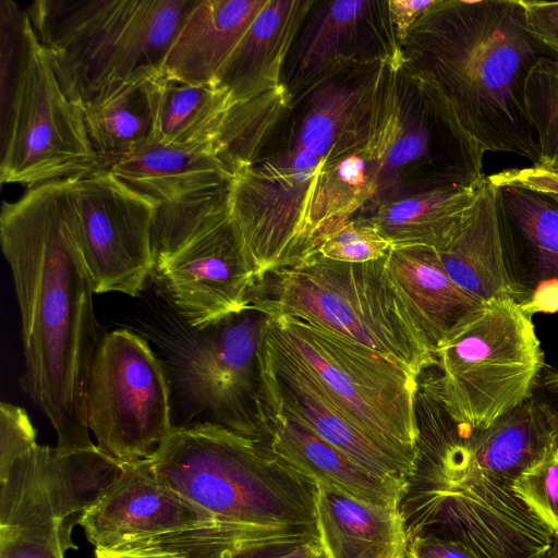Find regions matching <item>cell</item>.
Here are the masks:
<instances>
[{"mask_svg":"<svg viewBox=\"0 0 558 558\" xmlns=\"http://www.w3.org/2000/svg\"><path fill=\"white\" fill-rule=\"evenodd\" d=\"M386 62L343 70L293 98L281 85L227 114L214 146L232 175L230 217L255 279L310 252L318 179L369 138Z\"/></svg>","mask_w":558,"mask_h":558,"instance_id":"obj_1","label":"cell"},{"mask_svg":"<svg viewBox=\"0 0 558 558\" xmlns=\"http://www.w3.org/2000/svg\"><path fill=\"white\" fill-rule=\"evenodd\" d=\"M73 179L3 202L0 240L21 313L23 390L46 415L62 451L96 446L86 422L89 369L105 333L75 235Z\"/></svg>","mask_w":558,"mask_h":558,"instance_id":"obj_2","label":"cell"},{"mask_svg":"<svg viewBox=\"0 0 558 558\" xmlns=\"http://www.w3.org/2000/svg\"><path fill=\"white\" fill-rule=\"evenodd\" d=\"M400 47L409 69L440 93L485 151L538 163L525 84L542 58L558 57L526 29L520 0H436Z\"/></svg>","mask_w":558,"mask_h":558,"instance_id":"obj_3","label":"cell"},{"mask_svg":"<svg viewBox=\"0 0 558 558\" xmlns=\"http://www.w3.org/2000/svg\"><path fill=\"white\" fill-rule=\"evenodd\" d=\"M416 459L400 504L408 536L460 541L481 558H536L550 530L514 493L524 470L449 415L435 391L418 384Z\"/></svg>","mask_w":558,"mask_h":558,"instance_id":"obj_4","label":"cell"},{"mask_svg":"<svg viewBox=\"0 0 558 558\" xmlns=\"http://www.w3.org/2000/svg\"><path fill=\"white\" fill-rule=\"evenodd\" d=\"M148 461L160 482L218 522L290 546L318 542L316 485L264 441L206 422L174 426Z\"/></svg>","mask_w":558,"mask_h":558,"instance_id":"obj_5","label":"cell"},{"mask_svg":"<svg viewBox=\"0 0 558 558\" xmlns=\"http://www.w3.org/2000/svg\"><path fill=\"white\" fill-rule=\"evenodd\" d=\"M248 303L302 319L401 365L416 378L433 353L387 270V256L343 263L310 253L254 281Z\"/></svg>","mask_w":558,"mask_h":558,"instance_id":"obj_6","label":"cell"},{"mask_svg":"<svg viewBox=\"0 0 558 558\" xmlns=\"http://www.w3.org/2000/svg\"><path fill=\"white\" fill-rule=\"evenodd\" d=\"M198 0H38L26 13L64 95L81 109L111 83L162 72Z\"/></svg>","mask_w":558,"mask_h":558,"instance_id":"obj_7","label":"cell"},{"mask_svg":"<svg viewBox=\"0 0 558 558\" xmlns=\"http://www.w3.org/2000/svg\"><path fill=\"white\" fill-rule=\"evenodd\" d=\"M436 371L421 374L461 427L485 429L533 397L544 352L532 316L512 299L474 310L433 351Z\"/></svg>","mask_w":558,"mask_h":558,"instance_id":"obj_8","label":"cell"},{"mask_svg":"<svg viewBox=\"0 0 558 558\" xmlns=\"http://www.w3.org/2000/svg\"><path fill=\"white\" fill-rule=\"evenodd\" d=\"M380 99L387 150L376 193L366 207L483 181L485 149L463 129L440 93L409 69L401 51L386 62Z\"/></svg>","mask_w":558,"mask_h":558,"instance_id":"obj_9","label":"cell"},{"mask_svg":"<svg viewBox=\"0 0 558 558\" xmlns=\"http://www.w3.org/2000/svg\"><path fill=\"white\" fill-rule=\"evenodd\" d=\"M267 336L377 441L415 463L417 378L385 355L302 319L271 316Z\"/></svg>","mask_w":558,"mask_h":558,"instance_id":"obj_10","label":"cell"},{"mask_svg":"<svg viewBox=\"0 0 558 558\" xmlns=\"http://www.w3.org/2000/svg\"><path fill=\"white\" fill-rule=\"evenodd\" d=\"M271 315L254 305L202 329L181 352L183 396L204 422L263 441L279 413L267 373ZM202 422V423H204Z\"/></svg>","mask_w":558,"mask_h":558,"instance_id":"obj_11","label":"cell"},{"mask_svg":"<svg viewBox=\"0 0 558 558\" xmlns=\"http://www.w3.org/2000/svg\"><path fill=\"white\" fill-rule=\"evenodd\" d=\"M85 405L97 447L121 463L149 459L174 427L167 374L147 342L128 329L101 339Z\"/></svg>","mask_w":558,"mask_h":558,"instance_id":"obj_12","label":"cell"},{"mask_svg":"<svg viewBox=\"0 0 558 558\" xmlns=\"http://www.w3.org/2000/svg\"><path fill=\"white\" fill-rule=\"evenodd\" d=\"M0 154L1 183L28 189L102 169L83 111L64 95L36 33Z\"/></svg>","mask_w":558,"mask_h":558,"instance_id":"obj_13","label":"cell"},{"mask_svg":"<svg viewBox=\"0 0 558 558\" xmlns=\"http://www.w3.org/2000/svg\"><path fill=\"white\" fill-rule=\"evenodd\" d=\"M77 246L95 293L140 295L153 274L155 204L112 172L73 179Z\"/></svg>","mask_w":558,"mask_h":558,"instance_id":"obj_14","label":"cell"},{"mask_svg":"<svg viewBox=\"0 0 558 558\" xmlns=\"http://www.w3.org/2000/svg\"><path fill=\"white\" fill-rule=\"evenodd\" d=\"M123 463L96 446L62 451L36 444L0 471V530L71 536L81 514Z\"/></svg>","mask_w":558,"mask_h":558,"instance_id":"obj_15","label":"cell"},{"mask_svg":"<svg viewBox=\"0 0 558 558\" xmlns=\"http://www.w3.org/2000/svg\"><path fill=\"white\" fill-rule=\"evenodd\" d=\"M400 51L387 0H314L287 56L282 85L293 98L343 70Z\"/></svg>","mask_w":558,"mask_h":558,"instance_id":"obj_16","label":"cell"},{"mask_svg":"<svg viewBox=\"0 0 558 558\" xmlns=\"http://www.w3.org/2000/svg\"><path fill=\"white\" fill-rule=\"evenodd\" d=\"M154 274L170 304L194 330L247 307L255 281L231 217L195 238Z\"/></svg>","mask_w":558,"mask_h":558,"instance_id":"obj_17","label":"cell"},{"mask_svg":"<svg viewBox=\"0 0 558 558\" xmlns=\"http://www.w3.org/2000/svg\"><path fill=\"white\" fill-rule=\"evenodd\" d=\"M267 373L279 410L300 422L368 473L408 484L415 463L359 426L330 393L266 332Z\"/></svg>","mask_w":558,"mask_h":558,"instance_id":"obj_18","label":"cell"},{"mask_svg":"<svg viewBox=\"0 0 558 558\" xmlns=\"http://www.w3.org/2000/svg\"><path fill=\"white\" fill-rule=\"evenodd\" d=\"M216 521L156 476L148 459L123 463L120 474L81 514L78 523L94 548Z\"/></svg>","mask_w":558,"mask_h":558,"instance_id":"obj_19","label":"cell"},{"mask_svg":"<svg viewBox=\"0 0 558 558\" xmlns=\"http://www.w3.org/2000/svg\"><path fill=\"white\" fill-rule=\"evenodd\" d=\"M488 179V178H487ZM500 230L531 316L558 311V204L534 190L488 180Z\"/></svg>","mask_w":558,"mask_h":558,"instance_id":"obj_20","label":"cell"},{"mask_svg":"<svg viewBox=\"0 0 558 558\" xmlns=\"http://www.w3.org/2000/svg\"><path fill=\"white\" fill-rule=\"evenodd\" d=\"M437 252L450 279L478 302L512 299L523 303L524 291L500 230L487 175L462 229Z\"/></svg>","mask_w":558,"mask_h":558,"instance_id":"obj_21","label":"cell"},{"mask_svg":"<svg viewBox=\"0 0 558 558\" xmlns=\"http://www.w3.org/2000/svg\"><path fill=\"white\" fill-rule=\"evenodd\" d=\"M268 0H198L175 35L162 74L191 84L217 82Z\"/></svg>","mask_w":558,"mask_h":558,"instance_id":"obj_22","label":"cell"},{"mask_svg":"<svg viewBox=\"0 0 558 558\" xmlns=\"http://www.w3.org/2000/svg\"><path fill=\"white\" fill-rule=\"evenodd\" d=\"M313 3L268 0L217 77L233 106L282 85L287 56Z\"/></svg>","mask_w":558,"mask_h":558,"instance_id":"obj_23","label":"cell"},{"mask_svg":"<svg viewBox=\"0 0 558 558\" xmlns=\"http://www.w3.org/2000/svg\"><path fill=\"white\" fill-rule=\"evenodd\" d=\"M387 270L432 353L484 304L450 279L435 248L392 247Z\"/></svg>","mask_w":558,"mask_h":558,"instance_id":"obj_24","label":"cell"},{"mask_svg":"<svg viewBox=\"0 0 558 558\" xmlns=\"http://www.w3.org/2000/svg\"><path fill=\"white\" fill-rule=\"evenodd\" d=\"M263 441L278 459L315 485L369 504L400 508L407 485L374 476L280 410Z\"/></svg>","mask_w":558,"mask_h":558,"instance_id":"obj_25","label":"cell"},{"mask_svg":"<svg viewBox=\"0 0 558 558\" xmlns=\"http://www.w3.org/2000/svg\"><path fill=\"white\" fill-rule=\"evenodd\" d=\"M106 169L155 205L230 182L232 177L213 142L179 145L151 138Z\"/></svg>","mask_w":558,"mask_h":558,"instance_id":"obj_26","label":"cell"},{"mask_svg":"<svg viewBox=\"0 0 558 558\" xmlns=\"http://www.w3.org/2000/svg\"><path fill=\"white\" fill-rule=\"evenodd\" d=\"M316 487V527L325 558H407L409 536L400 508Z\"/></svg>","mask_w":558,"mask_h":558,"instance_id":"obj_27","label":"cell"},{"mask_svg":"<svg viewBox=\"0 0 558 558\" xmlns=\"http://www.w3.org/2000/svg\"><path fill=\"white\" fill-rule=\"evenodd\" d=\"M482 182L383 201L353 217L372 223L392 247L427 246L440 251L462 229Z\"/></svg>","mask_w":558,"mask_h":558,"instance_id":"obj_28","label":"cell"},{"mask_svg":"<svg viewBox=\"0 0 558 558\" xmlns=\"http://www.w3.org/2000/svg\"><path fill=\"white\" fill-rule=\"evenodd\" d=\"M161 73L111 83L82 107L102 169L154 138Z\"/></svg>","mask_w":558,"mask_h":558,"instance_id":"obj_29","label":"cell"},{"mask_svg":"<svg viewBox=\"0 0 558 558\" xmlns=\"http://www.w3.org/2000/svg\"><path fill=\"white\" fill-rule=\"evenodd\" d=\"M292 547L295 546L244 526L211 522L95 548L94 555L95 558H265Z\"/></svg>","mask_w":558,"mask_h":558,"instance_id":"obj_30","label":"cell"},{"mask_svg":"<svg viewBox=\"0 0 558 558\" xmlns=\"http://www.w3.org/2000/svg\"><path fill=\"white\" fill-rule=\"evenodd\" d=\"M232 107L217 82L191 84L161 73L154 138L179 145L214 142Z\"/></svg>","mask_w":558,"mask_h":558,"instance_id":"obj_31","label":"cell"},{"mask_svg":"<svg viewBox=\"0 0 558 558\" xmlns=\"http://www.w3.org/2000/svg\"><path fill=\"white\" fill-rule=\"evenodd\" d=\"M230 217V182L158 204L151 226L153 274L195 238Z\"/></svg>","mask_w":558,"mask_h":558,"instance_id":"obj_32","label":"cell"},{"mask_svg":"<svg viewBox=\"0 0 558 558\" xmlns=\"http://www.w3.org/2000/svg\"><path fill=\"white\" fill-rule=\"evenodd\" d=\"M35 31L26 10L0 1V144L7 137Z\"/></svg>","mask_w":558,"mask_h":558,"instance_id":"obj_33","label":"cell"},{"mask_svg":"<svg viewBox=\"0 0 558 558\" xmlns=\"http://www.w3.org/2000/svg\"><path fill=\"white\" fill-rule=\"evenodd\" d=\"M525 106L535 132L538 163L558 171V59L542 58L525 84Z\"/></svg>","mask_w":558,"mask_h":558,"instance_id":"obj_34","label":"cell"},{"mask_svg":"<svg viewBox=\"0 0 558 558\" xmlns=\"http://www.w3.org/2000/svg\"><path fill=\"white\" fill-rule=\"evenodd\" d=\"M391 248L372 223L351 217L328 225L315 240L311 253L337 262L366 263L387 256Z\"/></svg>","mask_w":558,"mask_h":558,"instance_id":"obj_35","label":"cell"},{"mask_svg":"<svg viewBox=\"0 0 558 558\" xmlns=\"http://www.w3.org/2000/svg\"><path fill=\"white\" fill-rule=\"evenodd\" d=\"M515 495L558 535V441L556 440L514 483Z\"/></svg>","mask_w":558,"mask_h":558,"instance_id":"obj_36","label":"cell"},{"mask_svg":"<svg viewBox=\"0 0 558 558\" xmlns=\"http://www.w3.org/2000/svg\"><path fill=\"white\" fill-rule=\"evenodd\" d=\"M72 538L61 534L0 530V558H64L68 549H76Z\"/></svg>","mask_w":558,"mask_h":558,"instance_id":"obj_37","label":"cell"},{"mask_svg":"<svg viewBox=\"0 0 558 558\" xmlns=\"http://www.w3.org/2000/svg\"><path fill=\"white\" fill-rule=\"evenodd\" d=\"M37 444L34 428L24 409L9 402L0 404V471Z\"/></svg>","mask_w":558,"mask_h":558,"instance_id":"obj_38","label":"cell"},{"mask_svg":"<svg viewBox=\"0 0 558 558\" xmlns=\"http://www.w3.org/2000/svg\"><path fill=\"white\" fill-rule=\"evenodd\" d=\"M526 29L558 57V1L520 0Z\"/></svg>","mask_w":558,"mask_h":558,"instance_id":"obj_39","label":"cell"},{"mask_svg":"<svg viewBox=\"0 0 558 558\" xmlns=\"http://www.w3.org/2000/svg\"><path fill=\"white\" fill-rule=\"evenodd\" d=\"M407 558H481L466 544L433 533L409 537Z\"/></svg>","mask_w":558,"mask_h":558,"instance_id":"obj_40","label":"cell"},{"mask_svg":"<svg viewBox=\"0 0 558 558\" xmlns=\"http://www.w3.org/2000/svg\"><path fill=\"white\" fill-rule=\"evenodd\" d=\"M493 182L521 185L539 192L558 204V171L539 166L505 169L487 177Z\"/></svg>","mask_w":558,"mask_h":558,"instance_id":"obj_41","label":"cell"},{"mask_svg":"<svg viewBox=\"0 0 558 558\" xmlns=\"http://www.w3.org/2000/svg\"><path fill=\"white\" fill-rule=\"evenodd\" d=\"M436 0H387L391 22L397 38L401 43L416 20L425 13Z\"/></svg>","mask_w":558,"mask_h":558,"instance_id":"obj_42","label":"cell"},{"mask_svg":"<svg viewBox=\"0 0 558 558\" xmlns=\"http://www.w3.org/2000/svg\"><path fill=\"white\" fill-rule=\"evenodd\" d=\"M266 558H325L319 542H308Z\"/></svg>","mask_w":558,"mask_h":558,"instance_id":"obj_43","label":"cell"},{"mask_svg":"<svg viewBox=\"0 0 558 558\" xmlns=\"http://www.w3.org/2000/svg\"><path fill=\"white\" fill-rule=\"evenodd\" d=\"M544 386L554 395L558 397V371L547 373L543 378Z\"/></svg>","mask_w":558,"mask_h":558,"instance_id":"obj_44","label":"cell"},{"mask_svg":"<svg viewBox=\"0 0 558 558\" xmlns=\"http://www.w3.org/2000/svg\"><path fill=\"white\" fill-rule=\"evenodd\" d=\"M536 558H558V535L553 537L548 547L543 550Z\"/></svg>","mask_w":558,"mask_h":558,"instance_id":"obj_45","label":"cell"},{"mask_svg":"<svg viewBox=\"0 0 558 558\" xmlns=\"http://www.w3.org/2000/svg\"><path fill=\"white\" fill-rule=\"evenodd\" d=\"M238 558H250V557H238Z\"/></svg>","mask_w":558,"mask_h":558,"instance_id":"obj_46","label":"cell"},{"mask_svg":"<svg viewBox=\"0 0 558 558\" xmlns=\"http://www.w3.org/2000/svg\"><path fill=\"white\" fill-rule=\"evenodd\" d=\"M557 441H558V435H557Z\"/></svg>","mask_w":558,"mask_h":558,"instance_id":"obj_47","label":"cell"}]
</instances>
